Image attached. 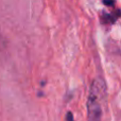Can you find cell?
Listing matches in <instances>:
<instances>
[{
	"mask_svg": "<svg viewBox=\"0 0 121 121\" xmlns=\"http://www.w3.org/2000/svg\"><path fill=\"white\" fill-rule=\"evenodd\" d=\"M106 95V87L104 81L96 79L90 88V94L87 101L88 121H101L102 118V107L101 101Z\"/></svg>",
	"mask_w": 121,
	"mask_h": 121,
	"instance_id": "obj_1",
	"label": "cell"
},
{
	"mask_svg": "<svg viewBox=\"0 0 121 121\" xmlns=\"http://www.w3.org/2000/svg\"><path fill=\"white\" fill-rule=\"evenodd\" d=\"M103 3L105 5H108V6H112L115 4V0H103Z\"/></svg>",
	"mask_w": 121,
	"mask_h": 121,
	"instance_id": "obj_2",
	"label": "cell"
},
{
	"mask_svg": "<svg viewBox=\"0 0 121 121\" xmlns=\"http://www.w3.org/2000/svg\"><path fill=\"white\" fill-rule=\"evenodd\" d=\"M66 121H73V116H72V113H71V112H68V114H67Z\"/></svg>",
	"mask_w": 121,
	"mask_h": 121,
	"instance_id": "obj_3",
	"label": "cell"
}]
</instances>
